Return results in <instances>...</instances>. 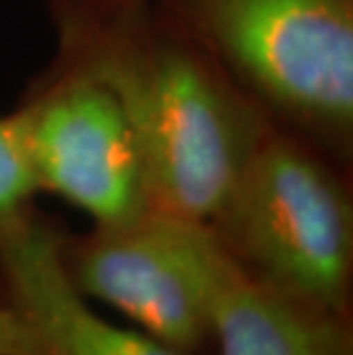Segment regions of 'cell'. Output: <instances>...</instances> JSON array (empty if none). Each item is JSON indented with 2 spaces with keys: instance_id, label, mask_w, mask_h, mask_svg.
<instances>
[{
  "instance_id": "obj_5",
  "label": "cell",
  "mask_w": 353,
  "mask_h": 355,
  "mask_svg": "<svg viewBox=\"0 0 353 355\" xmlns=\"http://www.w3.org/2000/svg\"><path fill=\"white\" fill-rule=\"evenodd\" d=\"M209 225L147 209L136 218L67 234L62 261L85 298L119 309L179 355H214Z\"/></svg>"
},
{
  "instance_id": "obj_2",
  "label": "cell",
  "mask_w": 353,
  "mask_h": 355,
  "mask_svg": "<svg viewBox=\"0 0 353 355\" xmlns=\"http://www.w3.org/2000/svg\"><path fill=\"white\" fill-rule=\"evenodd\" d=\"M275 126L349 168L353 0H154Z\"/></svg>"
},
{
  "instance_id": "obj_4",
  "label": "cell",
  "mask_w": 353,
  "mask_h": 355,
  "mask_svg": "<svg viewBox=\"0 0 353 355\" xmlns=\"http://www.w3.org/2000/svg\"><path fill=\"white\" fill-rule=\"evenodd\" d=\"M37 191L69 202L92 225L149 209L136 128L106 80L53 55L12 108Z\"/></svg>"
},
{
  "instance_id": "obj_8",
  "label": "cell",
  "mask_w": 353,
  "mask_h": 355,
  "mask_svg": "<svg viewBox=\"0 0 353 355\" xmlns=\"http://www.w3.org/2000/svg\"><path fill=\"white\" fill-rule=\"evenodd\" d=\"M40 195L24 152L12 110L0 112V216H7Z\"/></svg>"
},
{
  "instance_id": "obj_1",
  "label": "cell",
  "mask_w": 353,
  "mask_h": 355,
  "mask_svg": "<svg viewBox=\"0 0 353 355\" xmlns=\"http://www.w3.org/2000/svg\"><path fill=\"white\" fill-rule=\"evenodd\" d=\"M55 55L115 89L136 128L147 204L209 225L273 122L154 0L55 28Z\"/></svg>"
},
{
  "instance_id": "obj_10",
  "label": "cell",
  "mask_w": 353,
  "mask_h": 355,
  "mask_svg": "<svg viewBox=\"0 0 353 355\" xmlns=\"http://www.w3.org/2000/svg\"><path fill=\"white\" fill-rule=\"evenodd\" d=\"M42 3L46 7L51 24H53V28H58L108 17L112 12L145 3V0H42Z\"/></svg>"
},
{
  "instance_id": "obj_7",
  "label": "cell",
  "mask_w": 353,
  "mask_h": 355,
  "mask_svg": "<svg viewBox=\"0 0 353 355\" xmlns=\"http://www.w3.org/2000/svg\"><path fill=\"white\" fill-rule=\"evenodd\" d=\"M214 355H353L351 314L277 289L216 241L209 282Z\"/></svg>"
},
{
  "instance_id": "obj_3",
  "label": "cell",
  "mask_w": 353,
  "mask_h": 355,
  "mask_svg": "<svg viewBox=\"0 0 353 355\" xmlns=\"http://www.w3.org/2000/svg\"><path fill=\"white\" fill-rule=\"evenodd\" d=\"M209 230L252 277L351 314V188L344 165L303 138L268 126Z\"/></svg>"
},
{
  "instance_id": "obj_6",
  "label": "cell",
  "mask_w": 353,
  "mask_h": 355,
  "mask_svg": "<svg viewBox=\"0 0 353 355\" xmlns=\"http://www.w3.org/2000/svg\"><path fill=\"white\" fill-rule=\"evenodd\" d=\"M67 232L26 204L0 216V289L46 355H179L145 332L119 328L87 305L62 261Z\"/></svg>"
},
{
  "instance_id": "obj_9",
  "label": "cell",
  "mask_w": 353,
  "mask_h": 355,
  "mask_svg": "<svg viewBox=\"0 0 353 355\" xmlns=\"http://www.w3.org/2000/svg\"><path fill=\"white\" fill-rule=\"evenodd\" d=\"M0 355H46L33 328L0 289Z\"/></svg>"
}]
</instances>
